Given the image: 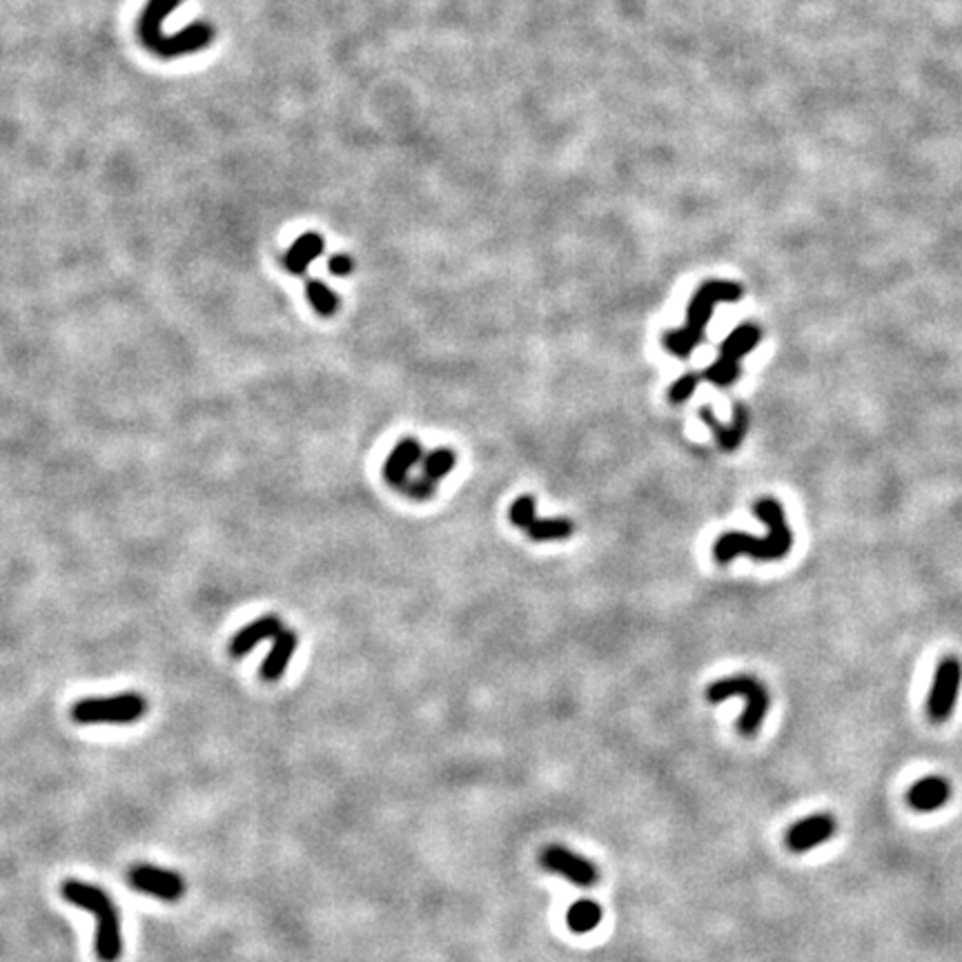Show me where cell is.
Segmentation results:
<instances>
[{
  "label": "cell",
  "instance_id": "1",
  "mask_svg": "<svg viewBox=\"0 0 962 962\" xmlns=\"http://www.w3.org/2000/svg\"><path fill=\"white\" fill-rule=\"evenodd\" d=\"M753 511L760 518V522L766 527V538H753L746 533H724L713 547V555L720 564H729L740 555L760 562H775L789 555L793 535L786 524L784 509L773 498H760L753 504Z\"/></svg>",
  "mask_w": 962,
  "mask_h": 962
},
{
  "label": "cell",
  "instance_id": "2",
  "mask_svg": "<svg viewBox=\"0 0 962 962\" xmlns=\"http://www.w3.org/2000/svg\"><path fill=\"white\" fill-rule=\"evenodd\" d=\"M740 297L742 288L738 283L707 281L689 303L687 325L680 330H671L662 337L664 348L680 359H689V354L704 341V332L715 305L722 301H738Z\"/></svg>",
  "mask_w": 962,
  "mask_h": 962
},
{
  "label": "cell",
  "instance_id": "3",
  "mask_svg": "<svg viewBox=\"0 0 962 962\" xmlns=\"http://www.w3.org/2000/svg\"><path fill=\"white\" fill-rule=\"evenodd\" d=\"M63 898L90 913L97 915V955L101 962H117L123 953V935H121V918L112 898L94 884L81 880H68L61 889Z\"/></svg>",
  "mask_w": 962,
  "mask_h": 962
},
{
  "label": "cell",
  "instance_id": "4",
  "mask_svg": "<svg viewBox=\"0 0 962 962\" xmlns=\"http://www.w3.org/2000/svg\"><path fill=\"white\" fill-rule=\"evenodd\" d=\"M729 698H742L744 700L746 707H744V713L740 718L738 729H740V733L744 738L755 735L758 729H760V724L764 722V718L769 713V704H771L766 689L755 678H751V675L724 678V680L713 682L707 689V700L711 704H720V702H724Z\"/></svg>",
  "mask_w": 962,
  "mask_h": 962
},
{
  "label": "cell",
  "instance_id": "5",
  "mask_svg": "<svg viewBox=\"0 0 962 962\" xmlns=\"http://www.w3.org/2000/svg\"><path fill=\"white\" fill-rule=\"evenodd\" d=\"M148 713L141 693H117L112 698H86L72 707L77 724H134Z\"/></svg>",
  "mask_w": 962,
  "mask_h": 962
},
{
  "label": "cell",
  "instance_id": "6",
  "mask_svg": "<svg viewBox=\"0 0 962 962\" xmlns=\"http://www.w3.org/2000/svg\"><path fill=\"white\" fill-rule=\"evenodd\" d=\"M760 328L753 323H744L740 328H735L724 343L720 345V357L713 365H709L702 372V379L711 381L713 385L726 388L731 383H735L738 374H740V361L744 354H749L758 343H760Z\"/></svg>",
  "mask_w": 962,
  "mask_h": 962
},
{
  "label": "cell",
  "instance_id": "7",
  "mask_svg": "<svg viewBox=\"0 0 962 962\" xmlns=\"http://www.w3.org/2000/svg\"><path fill=\"white\" fill-rule=\"evenodd\" d=\"M960 682H962L960 660L953 655L942 658L938 669H935L933 687H931V693L926 700V715L933 724H942L951 718L955 700H958Z\"/></svg>",
  "mask_w": 962,
  "mask_h": 962
},
{
  "label": "cell",
  "instance_id": "8",
  "mask_svg": "<svg viewBox=\"0 0 962 962\" xmlns=\"http://www.w3.org/2000/svg\"><path fill=\"white\" fill-rule=\"evenodd\" d=\"M214 41V30L208 23H194L177 34H159L152 41L146 43V50H150L159 59H181L192 52L206 50Z\"/></svg>",
  "mask_w": 962,
  "mask_h": 962
},
{
  "label": "cell",
  "instance_id": "9",
  "mask_svg": "<svg viewBox=\"0 0 962 962\" xmlns=\"http://www.w3.org/2000/svg\"><path fill=\"white\" fill-rule=\"evenodd\" d=\"M128 880L137 891L154 895L163 902H177L186 893V880L179 873L152 864H137L128 873Z\"/></svg>",
  "mask_w": 962,
  "mask_h": 962
},
{
  "label": "cell",
  "instance_id": "10",
  "mask_svg": "<svg viewBox=\"0 0 962 962\" xmlns=\"http://www.w3.org/2000/svg\"><path fill=\"white\" fill-rule=\"evenodd\" d=\"M542 866L549 869V871H553V873L564 875L567 880H571L578 886H593L598 882V878H600L598 866L591 860H587V858L569 851L567 846H560V844H553V846L544 849V853H542Z\"/></svg>",
  "mask_w": 962,
  "mask_h": 962
},
{
  "label": "cell",
  "instance_id": "11",
  "mask_svg": "<svg viewBox=\"0 0 962 962\" xmlns=\"http://www.w3.org/2000/svg\"><path fill=\"white\" fill-rule=\"evenodd\" d=\"M838 822L829 813H815L795 822L786 833V846L793 853L811 851L833 838Z\"/></svg>",
  "mask_w": 962,
  "mask_h": 962
},
{
  "label": "cell",
  "instance_id": "12",
  "mask_svg": "<svg viewBox=\"0 0 962 962\" xmlns=\"http://www.w3.org/2000/svg\"><path fill=\"white\" fill-rule=\"evenodd\" d=\"M700 417L711 428V432L715 434L720 448L726 450V452L735 450L742 443V439H744V434L749 430V412H746V408L742 403H735L733 421L729 425H722L720 419L713 414V410L709 405L700 408Z\"/></svg>",
  "mask_w": 962,
  "mask_h": 962
},
{
  "label": "cell",
  "instance_id": "13",
  "mask_svg": "<svg viewBox=\"0 0 962 962\" xmlns=\"http://www.w3.org/2000/svg\"><path fill=\"white\" fill-rule=\"evenodd\" d=\"M283 629L281 620L277 615H263L250 624H245L232 640H230V655L232 658H243L248 655L252 649H257L261 642L265 640H274L279 635V631Z\"/></svg>",
  "mask_w": 962,
  "mask_h": 962
},
{
  "label": "cell",
  "instance_id": "14",
  "mask_svg": "<svg viewBox=\"0 0 962 962\" xmlns=\"http://www.w3.org/2000/svg\"><path fill=\"white\" fill-rule=\"evenodd\" d=\"M949 795H951V784L940 775H929V778L918 780L909 789L906 802L911 809H915L920 813H931V811H938L940 806H944Z\"/></svg>",
  "mask_w": 962,
  "mask_h": 962
},
{
  "label": "cell",
  "instance_id": "15",
  "mask_svg": "<svg viewBox=\"0 0 962 962\" xmlns=\"http://www.w3.org/2000/svg\"><path fill=\"white\" fill-rule=\"evenodd\" d=\"M421 459V443L417 439H401L392 452L388 454L385 463H383V477L388 484L392 487H401L403 481L408 479L410 468Z\"/></svg>",
  "mask_w": 962,
  "mask_h": 962
},
{
  "label": "cell",
  "instance_id": "16",
  "mask_svg": "<svg viewBox=\"0 0 962 962\" xmlns=\"http://www.w3.org/2000/svg\"><path fill=\"white\" fill-rule=\"evenodd\" d=\"M297 633L294 631H279V635L272 640V649L268 651L263 664H261V678L265 682H277L285 669L290 667V660L297 651Z\"/></svg>",
  "mask_w": 962,
  "mask_h": 962
},
{
  "label": "cell",
  "instance_id": "17",
  "mask_svg": "<svg viewBox=\"0 0 962 962\" xmlns=\"http://www.w3.org/2000/svg\"><path fill=\"white\" fill-rule=\"evenodd\" d=\"M323 250H325V241H323V237L317 234V232H305L303 237H299V239L290 245V250H288L285 257H283V265H285V270H288L290 274L301 277V274H305L308 265H310L314 259H319V257L323 254Z\"/></svg>",
  "mask_w": 962,
  "mask_h": 962
},
{
  "label": "cell",
  "instance_id": "18",
  "mask_svg": "<svg viewBox=\"0 0 962 962\" xmlns=\"http://www.w3.org/2000/svg\"><path fill=\"white\" fill-rule=\"evenodd\" d=\"M183 3V0H148L146 10L139 17L137 23V34L141 39V43L146 46L148 41H152L154 37L163 34V23L166 19Z\"/></svg>",
  "mask_w": 962,
  "mask_h": 962
},
{
  "label": "cell",
  "instance_id": "19",
  "mask_svg": "<svg viewBox=\"0 0 962 962\" xmlns=\"http://www.w3.org/2000/svg\"><path fill=\"white\" fill-rule=\"evenodd\" d=\"M602 922V906L593 900H578L567 913V924L575 933H589Z\"/></svg>",
  "mask_w": 962,
  "mask_h": 962
},
{
  "label": "cell",
  "instance_id": "20",
  "mask_svg": "<svg viewBox=\"0 0 962 962\" xmlns=\"http://www.w3.org/2000/svg\"><path fill=\"white\" fill-rule=\"evenodd\" d=\"M575 531V524L567 518H555V520H535L529 527V538L533 542H558V540H567L571 538Z\"/></svg>",
  "mask_w": 962,
  "mask_h": 962
},
{
  "label": "cell",
  "instance_id": "21",
  "mask_svg": "<svg viewBox=\"0 0 962 962\" xmlns=\"http://www.w3.org/2000/svg\"><path fill=\"white\" fill-rule=\"evenodd\" d=\"M305 294L314 312H319L321 317H332L339 310V297L319 279L305 281Z\"/></svg>",
  "mask_w": 962,
  "mask_h": 962
},
{
  "label": "cell",
  "instance_id": "22",
  "mask_svg": "<svg viewBox=\"0 0 962 962\" xmlns=\"http://www.w3.org/2000/svg\"><path fill=\"white\" fill-rule=\"evenodd\" d=\"M454 463H457V457H454L452 450H448V448H437V450H432V452H428V454L423 457V463H421V468H423V477L437 481V479L450 474L452 468H454Z\"/></svg>",
  "mask_w": 962,
  "mask_h": 962
},
{
  "label": "cell",
  "instance_id": "23",
  "mask_svg": "<svg viewBox=\"0 0 962 962\" xmlns=\"http://www.w3.org/2000/svg\"><path fill=\"white\" fill-rule=\"evenodd\" d=\"M538 520V502L533 495H522L511 507V522L518 529L529 531V527Z\"/></svg>",
  "mask_w": 962,
  "mask_h": 962
},
{
  "label": "cell",
  "instance_id": "24",
  "mask_svg": "<svg viewBox=\"0 0 962 962\" xmlns=\"http://www.w3.org/2000/svg\"><path fill=\"white\" fill-rule=\"evenodd\" d=\"M700 381H702V372H687L684 377H680V379L671 385V390H669V399H671L673 403H684L687 399H691V394L695 392V388L700 385Z\"/></svg>",
  "mask_w": 962,
  "mask_h": 962
},
{
  "label": "cell",
  "instance_id": "25",
  "mask_svg": "<svg viewBox=\"0 0 962 962\" xmlns=\"http://www.w3.org/2000/svg\"><path fill=\"white\" fill-rule=\"evenodd\" d=\"M399 489H401L408 498H412V500H417V502H423V500H428V498L434 495V481L428 479V477L405 479Z\"/></svg>",
  "mask_w": 962,
  "mask_h": 962
},
{
  "label": "cell",
  "instance_id": "26",
  "mask_svg": "<svg viewBox=\"0 0 962 962\" xmlns=\"http://www.w3.org/2000/svg\"><path fill=\"white\" fill-rule=\"evenodd\" d=\"M352 259L350 257H345V254H337V257H332L330 261H328V270H330V274H334V277H345V274H350L352 272Z\"/></svg>",
  "mask_w": 962,
  "mask_h": 962
}]
</instances>
